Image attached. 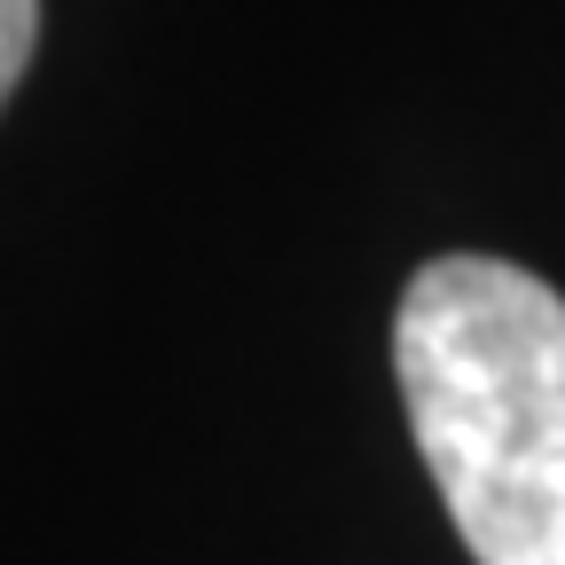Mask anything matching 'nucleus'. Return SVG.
Here are the masks:
<instances>
[{"instance_id":"1","label":"nucleus","mask_w":565,"mask_h":565,"mask_svg":"<svg viewBox=\"0 0 565 565\" xmlns=\"http://www.w3.org/2000/svg\"><path fill=\"white\" fill-rule=\"evenodd\" d=\"M393 370L416 456L479 565H565V299L448 252L408 275Z\"/></svg>"},{"instance_id":"2","label":"nucleus","mask_w":565,"mask_h":565,"mask_svg":"<svg viewBox=\"0 0 565 565\" xmlns=\"http://www.w3.org/2000/svg\"><path fill=\"white\" fill-rule=\"evenodd\" d=\"M32 47H40V0H0V103L17 95Z\"/></svg>"}]
</instances>
